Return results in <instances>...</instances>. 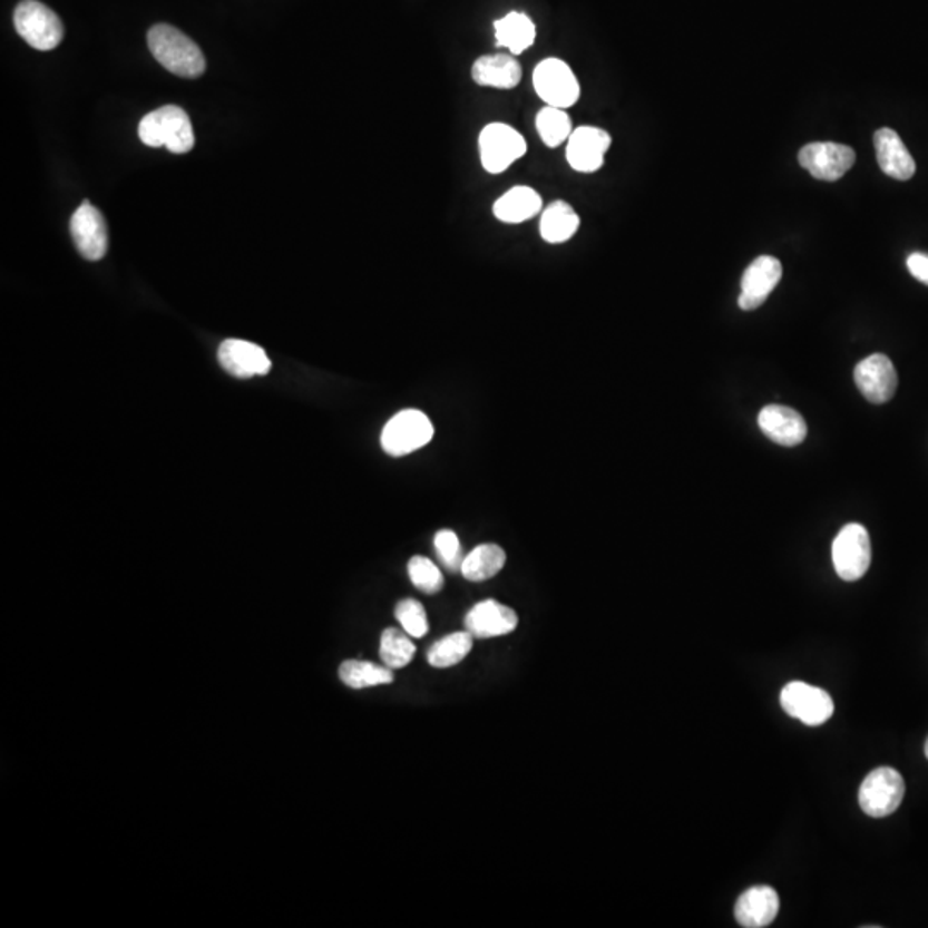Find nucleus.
Listing matches in <instances>:
<instances>
[{
  "instance_id": "b1692460",
  "label": "nucleus",
  "mask_w": 928,
  "mask_h": 928,
  "mask_svg": "<svg viewBox=\"0 0 928 928\" xmlns=\"http://www.w3.org/2000/svg\"><path fill=\"white\" fill-rule=\"evenodd\" d=\"M506 564V553L496 544L475 547L465 560L461 573L470 582H486L494 578Z\"/></svg>"
},
{
  "instance_id": "cd10ccee",
  "label": "nucleus",
  "mask_w": 928,
  "mask_h": 928,
  "mask_svg": "<svg viewBox=\"0 0 928 928\" xmlns=\"http://www.w3.org/2000/svg\"><path fill=\"white\" fill-rule=\"evenodd\" d=\"M414 652H417V648H414L413 642L408 638L407 632L388 628L382 633L380 658L389 670L407 667L413 658Z\"/></svg>"
},
{
  "instance_id": "7ed1b4c3",
  "label": "nucleus",
  "mask_w": 928,
  "mask_h": 928,
  "mask_svg": "<svg viewBox=\"0 0 928 928\" xmlns=\"http://www.w3.org/2000/svg\"><path fill=\"white\" fill-rule=\"evenodd\" d=\"M19 37L37 50H53L65 38V27L52 9L37 0H23L14 11Z\"/></svg>"
},
{
  "instance_id": "f03ea898",
  "label": "nucleus",
  "mask_w": 928,
  "mask_h": 928,
  "mask_svg": "<svg viewBox=\"0 0 928 928\" xmlns=\"http://www.w3.org/2000/svg\"><path fill=\"white\" fill-rule=\"evenodd\" d=\"M139 139L147 147H166L176 155L188 154L195 147V133L188 114L177 106L160 107L139 120Z\"/></svg>"
},
{
  "instance_id": "9d476101",
  "label": "nucleus",
  "mask_w": 928,
  "mask_h": 928,
  "mask_svg": "<svg viewBox=\"0 0 928 928\" xmlns=\"http://www.w3.org/2000/svg\"><path fill=\"white\" fill-rule=\"evenodd\" d=\"M798 160L815 179L832 183L841 179L854 166L857 154L848 145L815 141L801 148Z\"/></svg>"
},
{
  "instance_id": "7c9ffc66",
  "label": "nucleus",
  "mask_w": 928,
  "mask_h": 928,
  "mask_svg": "<svg viewBox=\"0 0 928 928\" xmlns=\"http://www.w3.org/2000/svg\"><path fill=\"white\" fill-rule=\"evenodd\" d=\"M433 546H436L437 556L440 563L451 572H461L462 557L461 544H459L458 535L452 530H440L433 538Z\"/></svg>"
},
{
  "instance_id": "c85d7f7f",
  "label": "nucleus",
  "mask_w": 928,
  "mask_h": 928,
  "mask_svg": "<svg viewBox=\"0 0 928 928\" xmlns=\"http://www.w3.org/2000/svg\"><path fill=\"white\" fill-rule=\"evenodd\" d=\"M411 582L418 590L432 595L442 590L443 576L429 557L414 556L408 564Z\"/></svg>"
},
{
  "instance_id": "4be33fe9",
  "label": "nucleus",
  "mask_w": 928,
  "mask_h": 928,
  "mask_svg": "<svg viewBox=\"0 0 928 928\" xmlns=\"http://www.w3.org/2000/svg\"><path fill=\"white\" fill-rule=\"evenodd\" d=\"M494 28H496V46L509 49L512 56H519L530 49L537 37L534 21L522 12H509L504 18L497 19Z\"/></svg>"
},
{
  "instance_id": "2eb2a0df",
  "label": "nucleus",
  "mask_w": 928,
  "mask_h": 928,
  "mask_svg": "<svg viewBox=\"0 0 928 928\" xmlns=\"http://www.w3.org/2000/svg\"><path fill=\"white\" fill-rule=\"evenodd\" d=\"M71 236L76 248L90 262L104 258L107 253V226L104 215L90 202H84L72 214Z\"/></svg>"
},
{
  "instance_id": "423d86ee",
  "label": "nucleus",
  "mask_w": 928,
  "mask_h": 928,
  "mask_svg": "<svg viewBox=\"0 0 928 928\" xmlns=\"http://www.w3.org/2000/svg\"><path fill=\"white\" fill-rule=\"evenodd\" d=\"M905 779L891 766H879L861 782L858 801L867 815L882 819L899 809L905 798Z\"/></svg>"
},
{
  "instance_id": "393cba45",
  "label": "nucleus",
  "mask_w": 928,
  "mask_h": 928,
  "mask_svg": "<svg viewBox=\"0 0 928 928\" xmlns=\"http://www.w3.org/2000/svg\"><path fill=\"white\" fill-rule=\"evenodd\" d=\"M339 676H341L342 683L353 690L370 688V686L389 684L394 681L392 670L365 661L342 662L341 667H339Z\"/></svg>"
},
{
  "instance_id": "a878e982",
  "label": "nucleus",
  "mask_w": 928,
  "mask_h": 928,
  "mask_svg": "<svg viewBox=\"0 0 928 928\" xmlns=\"http://www.w3.org/2000/svg\"><path fill=\"white\" fill-rule=\"evenodd\" d=\"M473 647V635L470 632L452 633L433 643L429 651V662L437 670H446L459 664L470 654Z\"/></svg>"
},
{
  "instance_id": "bb28decb",
  "label": "nucleus",
  "mask_w": 928,
  "mask_h": 928,
  "mask_svg": "<svg viewBox=\"0 0 928 928\" xmlns=\"http://www.w3.org/2000/svg\"><path fill=\"white\" fill-rule=\"evenodd\" d=\"M538 135L541 141L549 148H557L568 141L573 133L572 119H569L566 110L559 107L546 106L537 114Z\"/></svg>"
},
{
  "instance_id": "6e6552de",
  "label": "nucleus",
  "mask_w": 928,
  "mask_h": 928,
  "mask_svg": "<svg viewBox=\"0 0 928 928\" xmlns=\"http://www.w3.org/2000/svg\"><path fill=\"white\" fill-rule=\"evenodd\" d=\"M534 87L547 106L568 109L579 100V84L575 72L564 60H541L534 71Z\"/></svg>"
},
{
  "instance_id": "39448f33",
  "label": "nucleus",
  "mask_w": 928,
  "mask_h": 928,
  "mask_svg": "<svg viewBox=\"0 0 928 928\" xmlns=\"http://www.w3.org/2000/svg\"><path fill=\"white\" fill-rule=\"evenodd\" d=\"M832 560L836 573L844 582L863 578L872 560V544L867 528L858 522L846 525L832 544Z\"/></svg>"
},
{
  "instance_id": "1a4fd4ad",
  "label": "nucleus",
  "mask_w": 928,
  "mask_h": 928,
  "mask_svg": "<svg viewBox=\"0 0 928 928\" xmlns=\"http://www.w3.org/2000/svg\"><path fill=\"white\" fill-rule=\"evenodd\" d=\"M781 707L791 717L800 719L804 725L817 727L826 724L834 714L831 695L803 681L785 684L781 692Z\"/></svg>"
},
{
  "instance_id": "4468645a",
  "label": "nucleus",
  "mask_w": 928,
  "mask_h": 928,
  "mask_svg": "<svg viewBox=\"0 0 928 928\" xmlns=\"http://www.w3.org/2000/svg\"><path fill=\"white\" fill-rule=\"evenodd\" d=\"M218 363L236 379L267 375L272 361L264 348L241 339H227L218 348Z\"/></svg>"
},
{
  "instance_id": "6ab92c4d",
  "label": "nucleus",
  "mask_w": 928,
  "mask_h": 928,
  "mask_svg": "<svg viewBox=\"0 0 928 928\" xmlns=\"http://www.w3.org/2000/svg\"><path fill=\"white\" fill-rule=\"evenodd\" d=\"M873 144H876L877 163L887 176L898 180H908L915 176L917 173L915 158L911 157L895 129H879L873 136Z\"/></svg>"
},
{
  "instance_id": "a211bd4d",
  "label": "nucleus",
  "mask_w": 928,
  "mask_h": 928,
  "mask_svg": "<svg viewBox=\"0 0 928 928\" xmlns=\"http://www.w3.org/2000/svg\"><path fill=\"white\" fill-rule=\"evenodd\" d=\"M779 896L771 886H755L737 898L734 917L744 928H762L771 925L779 914Z\"/></svg>"
},
{
  "instance_id": "f8f14e48",
  "label": "nucleus",
  "mask_w": 928,
  "mask_h": 928,
  "mask_svg": "<svg viewBox=\"0 0 928 928\" xmlns=\"http://www.w3.org/2000/svg\"><path fill=\"white\" fill-rule=\"evenodd\" d=\"M781 279L782 264L775 256L762 255L753 260L741 279L740 309L752 312L762 306Z\"/></svg>"
},
{
  "instance_id": "0eeeda50",
  "label": "nucleus",
  "mask_w": 928,
  "mask_h": 928,
  "mask_svg": "<svg viewBox=\"0 0 928 928\" xmlns=\"http://www.w3.org/2000/svg\"><path fill=\"white\" fill-rule=\"evenodd\" d=\"M433 426L426 413L404 410L392 417L383 427L382 448L388 455L407 456L418 451L432 440Z\"/></svg>"
},
{
  "instance_id": "dca6fc26",
  "label": "nucleus",
  "mask_w": 928,
  "mask_h": 928,
  "mask_svg": "<svg viewBox=\"0 0 928 928\" xmlns=\"http://www.w3.org/2000/svg\"><path fill=\"white\" fill-rule=\"evenodd\" d=\"M759 427L763 436L784 448H794L803 442L809 433L804 418L797 410L781 404L763 408L759 414Z\"/></svg>"
},
{
  "instance_id": "aec40b11",
  "label": "nucleus",
  "mask_w": 928,
  "mask_h": 928,
  "mask_svg": "<svg viewBox=\"0 0 928 928\" xmlns=\"http://www.w3.org/2000/svg\"><path fill=\"white\" fill-rule=\"evenodd\" d=\"M522 69L512 53H494L475 60L471 78L480 87L511 90L521 81Z\"/></svg>"
},
{
  "instance_id": "473e14b6",
  "label": "nucleus",
  "mask_w": 928,
  "mask_h": 928,
  "mask_svg": "<svg viewBox=\"0 0 928 928\" xmlns=\"http://www.w3.org/2000/svg\"><path fill=\"white\" fill-rule=\"evenodd\" d=\"M925 755H927V759H928V740H927V743H925Z\"/></svg>"
},
{
  "instance_id": "ddd939ff",
  "label": "nucleus",
  "mask_w": 928,
  "mask_h": 928,
  "mask_svg": "<svg viewBox=\"0 0 928 928\" xmlns=\"http://www.w3.org/2000/svg\"><path fill=\"white\" fill-rule=\"evenodd\" d=\"M613 139L609 133L595 126H582L572 133L566 148L568 164L576 173L590 174L604 166L605 154Z\"/></svg>"
},
{
  "instance_id": "2f4dec72",
  "label": "nucleus",
  "mask_w": 928,
  "mask_h": 928,
  "mask_svg": "<svg viewBox=\"0 0 928 928\" xmlns=\"http://www.w3.org/2000/svg\"><path fill=\"white\" fill-rule=\"evenodd\" d=\"M908 271L917 281L924 282L928 286V255L924 253H911L906 260Z\"/></svg>"
},
{
  "instance_id": "5701e85b",
  "label": "nucleus",
  "mask_w": 928,
  "mask_h": 928,
  "mask_svg": "<svg viewBox=\"0 0 928 928\" xmlns=\"http://www.w3.org/2000/svg\"><path fill=\"white\" fill-rule=\"evenodd\" d=\"M579 229V217L572 205L556 199L541 212L540 236L550 245H560L572 240Z\"/></svg>"
},
{
  "instance_id": "20e7f679",
  "label": "nucleus",
  "mask_w": 928,
  "mask_h": 928,
  "mask_svg": "<svg viewBox=\"0 0 928 928\" xmlns=\"http://www.w3.org/2000/svg\"><path fill=\"white\" fill-rule=\"evenodd\" d=\"M478 150L483 169L490 174H500L527 154V141L511 126L492 123L481 129Z\"/></svg>"
},
{
  "instance_id": "412c9836",
  "label": "nucleus",
  "mask_w": 928,
  "mask_h": 928,
  "mask_svg": "<svg viewBox=\"0 0 928 928\" xmlns=\"http://www.w3.org/2000/svg\"><path fill=\"white\" fill-rule=\"evenodd\" d=\"M541 196L528 186H515L494 204V215L506 224H521L540 214Z\"/></svg>"
},
{
  "instance_id": "9b49d317",
  "label": "nucleus",
  "mask_w": 928,
  "mask_h": 928,
  "mask_svg": "<svg viewBox=\"0 0 928 928\" xmlns=\"http://www.w3.org/2000/svg\"><path fill=\"white\" fill-rule=\"evenodd\" d=\"M854 382L864 399L873 404H883L895 398L898 389V373L886 354L864 358L854 369Z\"/></svg>"
},
{
  "instance_id": "f3484780",
  "label": "nucleus",
  "mask_w": 928,
  "mask_h": 928,
  "mask_svg": "<svg viewBox=\"0 0 928 928\" xmlns=\"http://www.w3.org/2000/svg\"><path fill=\"white\" fill-rule=\"evenodd\" d=\"M467 632L473 638H496V636L509 635L518 628V614L496 600H483L475 605L465 619Z\"/></svg>"
},
{
  "instance_id": "c756f323",
  "label": "nucleus",
  "mask_w": 928,
  "mask_h": 928,
  "mask_svg": "<svg viewBox=\"0 0 928 928\" xmlns=\"http://www.w3.org/2000/svg\"><path fill=\"white\" fill-rule=\"evenodd\" d=\"M395 617L401 623L402 629L413 638H423L429 633V621L423 605L413 598L401 600L395 607Z\"/></svg>"
},
{
  "instance_id": "f257e3e1",
  "label": "nucleus",
  "mask_w": 928,
  "mask_h": 928,
  "mask_svg": "<svg viewBox=\"0 0 928 928\" xmlns=\"http://www.w3.org/2000/svg\"><path fill=\"white\" fill-rule=\"evenodd\" d=\"M148 47L167 71L180 78H198L207 68L199 47L170 25H155L148 31Z\"/></svg>"
}]
</instances>
